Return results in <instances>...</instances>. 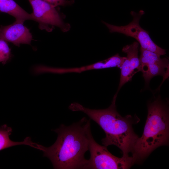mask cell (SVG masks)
Returning a JSON list of instances; mask_svg holds the SVG:
<instances>
[{"mask_svg": "<svg viewBox=\"0 0 169 169\" xmlns=\"http://www.w3.org/2000/svg\"><path fill=\"white\" fill-rule=\"evenodd\" d=\"M89 150L90 156L85 169H126L135 163L131 156L120 158L113 155L106 146L97 143L92 135L90 139Z\"/></svg>", "mask_w": 169, "mask_h": 169, "instance_id": "cell-4", "label": "cell"}, {"mask_svg": "<svg viewBox=\"0 0 169 169\" xmlns=\"http://www.w3.org/2000/svg\"><path fill=\"white\" fill-rule=\"evenodd\" d=\"M144 14V12L143 10H140L138 13L131 11V14L133 17V20L125 26H117L104 22H103L110 32L118 33L132 37L136 40L142 49L154 52L160 56L165 55L166 50L155 44L151 40L148 32L140 25V20Z\"/></svg>", "mask_w": 169, "mask_h": 169, "instance_id": "cell-5", "label": "cell"}, {"mask_svg": "<svg viewBox=\"0 0 169 169\" xmlns=\"http://www.w3.org/2000/svg\"><path fill=\"white\" fill-rule=\"evenodd\" d=\"M139 46V43L135 42L124 46L122 49V51L126 54L127 56L120 68V82L115 96H117L120 90L125 83L131 81L133 76L140 72V62L138 56Z\"/></svg>", "mask_w": 169, "mask_h": 169, "instance_id": "cell-8", "label": "cell"}, {"mask_svg": "<svg viewBox=\"0 0 169 169\" xmlns=\"http://www.w3.org/2000/svg\"><path fill=\"white\" fill-rule=\"evenodd\" d=\"M33 9L32 20L36 22L39 28L51 31L55 27L65 31L66 24L56 7L43 0H28Z\"/></svg>", "mask_w": 169, "mask_h": 169, "instance_id": "cell-6", "label": "cell"}, {"mask_svg": "<svg viewBox=\"0 0 169 169\" xmlns=\"http://www.w3.org/2000/svg\"><path fill=\"white\" fill-rule=\"evenodd\" d=\"M140 51V71L142 73L146 88H149L151 80L155 76H161L164 80L168 78L169 62L167 58H161L160 56L141 47Z\"/></svg>", "mask_w": 169, "mask_h": 169, "instance_id": "cell-7", "label": "cell"}, {"mask_svg": "<svg viewBox=\"0 0 169 169\" xmlns=\"http://www.w3.org/2000/svg\"><path fill=\"white\" fill-rule=\"evenodd\" d=\"M24 23L15 21L7 26H0V38L19 46L21 44H30L33 37Z\"/></svg>", "mask_w": 169, "mask_h": 169, "instance_id": "cell-9", "label": "cell"}, {"mask_svg": "<svg viewBox=\"0 0 169 169\" xmlns=\"http://www.w3.org/2000/svg\"><path fill=\"white\" fill-rule=\"evenodd\" d=\"M104 67L102 61L93 64L79 67L72 68H54L49 67V73L64 74L70 73H80L83 72L94 69H104Z\"/></svg>", "mask_w": 169, "mask_h": 169, "instance_id": "cell-12", "label": "cell"}, {"mask_svg": "<svg viewBox=\"0 0 169 169\" xmlns=\"http://www.w3.org/2000/svg\"><path fill=\"white\" fill-rule=\"evenodd\" d=\"M116 98L114 96L110 105L104 109H90L77 102L71 103L69 108L72 111L84 112L99 125L105 134L102 140L104 146L115 145L121 150L123 156H128L130 153L132 154L139 138L132 125L139 120L130 115L122 117L116 110Z\"/></svg>", "mask_w": 169, "mask_h": 169, "instance_id": "cell-2", "label": "cell"}, {"mask_svg": "<svg viewBox=\"0 0 169 169\" xmlns=\"http://www.w3.org/2000/svg\"><path fill=\"white\" fill-rule=\"evenodd\" d=\"M147 116L142 136L138 138L131 156L140 162L153 150L167 145L169 136V109L159 95L147 105Z\"/></svg>", "mask_w": 169, "mask_h": 169, "instance_id": "cell-3", "label": "cell"}, {"mask_svg": "<svg viewBox=\"0 0 169 169\" xmlns=\"http://www.w3.org/2000/svg\"><path fill=\"white\" fill-rule=\"evenodd\" d=\"M0 12L14 17L16 21L24 23L32 20L31 14L28 13L13 0H0Z\"/></svg>", "mask_w": 169, "mask_h": 169, "instance_id": "cell-10", "label": "cell"}, {"mask_svg": "<svg viewBox=\"0 0 169 169\" xmlns=\"http://www.w3.org/2000/svg\"><path fill=\"white\" fill-rule=\"evenodd\" d=\"M12 132V128L6 124L0 127V151L13 146L21 145H25L38 149L39 144L33 142L29 137L25 138L22 141H12L10 139L9 136Z\"/></svg>", "mask_w": 169, "mask_h": 169, "instance_id": "cell-11", "label": "cell"}, {"mask_svg": "<svg viewBox=\"0 0 169 169\" xmlns=\"http://www.w3.org/2000/svg\"><path fill=\"white\" fill-rule=\"evenodd\" d=\"M11 57V49L7 42L0 38V63L5 64Z\"/></svg>", "mask_w": 169, "mask_h": 169, "instance_id": "cell-13", "label": "cell"}, {"mask_svg": "<svg viewBox=\"0 0 169 169\" xmlns=\"http://www.w3.org/2000/svg\"><path fill=\"white\" fill-rule=\"evenodd\" d=\"M56 7L58 6H64L71 4L73 1L67 0H43Z\"/></svg>", "mask_w": 169, "mask_h": 169, "instance_id": "cell-14", "label": "cell"}, {"mask_svg": "<svg viewBox=\"0 0 169 169\" xmlns=\"http://www.w3.org/2000/svg\"><path fill=\"white\" fill-rule=\"evenodd\" d=\"M54 131L58 134L55 143L49 147L40 145L44 156L50 160L54 169H85L88 160L84 155L92 135L90 120L84 117L69 126L62 124Z\"/></svg>", "mask_w": 169, "mask_h": 169, "instance_id": "cell-1", "label": "cell"}]
</instances>
